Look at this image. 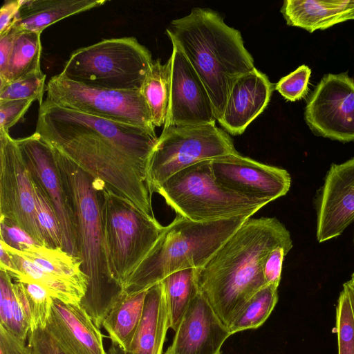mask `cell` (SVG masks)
Here are the masks:
<instances>
[{
    "instance_id": "cell-1",
    "label": "cell",
    "mask_w": 354,
    "mask_h": 354,
    "mask_svg": "<svg viewBox=\"0 0 354 354\" xmlns=\"http://www.w3.org/2000/svg\"><path fill=\"white\" fill-rule=\"evenodd\" d=\"M35 132L84 172L154 216L147 183L155 131L71 110L44 100Z\"/></svg>"
},
{
    "instance_id": "cell-2",
    "label": "cell",
    "mask_w": 354,
    "mask_h": 354,
    "mask_svg": "<svg viewBox=\"0 0 354 354\" xmlns=\"http://www.w3.org/2000/svg\"><path fill=\"white\" fill-rule=\"evenodd\" d=\"M292 249L286 227L276 218H249L201 268L199 292L227 327L247 301L266 285L263 263L277 246Z\"/></svg>"
},
{
    "instance_id": "cell-3",
    "label": "cell",
    "mask_w": 354,
    "mask_h": 354,
    "mask_svg": "<svg viewBox=\"0 0 354 354\" xmlns=\"http://www.w3.org/2000/svg\"><path fill=\"white\" fill-rule=\"evenodd\" d=\"M166 32L204 84L218 121L234 82L254 68L241 32L214 10L202 8L173 20Z\"/></svg>"
},
{
    "instance_id": "cell-4",
    "label": "cell",
    "mask_w": 354,
    "mask_h": 354,
    "mask_svg": "<svg viewBox=\"0 0 354 354\" xmlns=\"http://www.w3.org/2000/svg\"><path fill=\"white\" fill-rule=\"evenodd\" d=\"M53 149L73 203L79 257L88 281L80 304L100 328L105 317L124 293L111 271L106 257L101 213V189L104 182Z\"/></svg>"
},
{
    "instance_id": "cell-5",
    "label": "cell",
    "mask_w": 354,
    "mask_h": 354,
    "mask_svg": "<svg viewBox=\"0 0 354 354\" xmlns=\"http://www.w3.org/2000/svg\"><path fill=\"white\" fill-rule=\"evenodd\" d=\"M248 216L198 223L177 215L127 279L124 291L146 290L176 272L202 268L249 218Z\"/></svg>"
},
{
    "instance_id": "cell-6",
    "label": "cell",
    "mask_w": 354,
    "mask_h": 354,
    "mask_svg": "<svg viewBox=\"0 0 354 354\" xmlns=\"http://www.w3.org/2000/svg\"><path fill=\"white\" fill-rule=\"evenodd\" d=\"M210 160L198 162L176 173L155 192L177 215L198 223L251 217L268 204L223 186L213 174Z\"/></svg>"
},
{
    "instance_id": "cell-7",
    "label": "cell",
    "mask_w": 354,
    "mask_h": 354,
    "mask_svg": "<svg viewBox=\"0 0 354 354\" xmlns=\"http://www.w3.org/2000/svg\"><path fill=\"white\" fill-rule=\"evenodd\" d=\"M153 60L133 37L102 39L75 50L59 73L70 80L113 90H140Z\"/></svg>"
},
{
    "instance_id": "cell-8",
    "label": "cell",
    "mask_w": 354,
    "mask_h": 354,
    "mask_svg": "<svg viewBox=\"0 0 354 354\" xmlns=\"http://www.w3.org/2000/svg\"><path fill=\"white\" fill-rule=\"evenodd\" d=\"M101 213L111 271L123 288L128 277L150 252L164 227L105 183Z\"/></svg>"
},
{
    "instance_id": "cell-9",
    "label": "cell",
    "mask_w": 354,
    "mask_h": 354,
    "mask_svg": "<svg viewBox=\"0 0 354 354\" xmlns=\"http://www.w3.org/2000/svg\"><path fill=\"white\" fill-rule=\"evenodd\" d=\"M239 153L229 133L216 124L164 127L148 162L152 194L171 176L198 162Z\"/></svg>"
},
{
    "instance_id": "cell-10",
    "label": "cell",
    "mask_w": 354,
    "mask_h": 354,
    "mask_svg": "<svg viewBox=\"0 0 354 354\" xmlns=\"http://www.w3.org/2000/svg\"><path fill=\"white\" fill-rule=\"evenodd\" d=\"M45 100L88 115L155 131L148 105L140 90H113L81 84L55 75Z\"/></svg>"
},
{
    "instance_id": "cell-11",
    "label": "cell",
    "mask_w": 354,
    "mask_h": 354,
    "mask_svg": "<svg viewBox=\"0 0 354 354\" xmlns=\"http://www.w3.org/2000/svg\"><path fill=\"white\" fill-rule=\"evenodd\" d=\"M15 142L32 178L42 187L53 205L60 227L63 250L80 258L74 206L53 148L36 132L15 139Z\"/></svg>"
},
{
    "instance_id": "cell-12",
    "label": "cell",
    "mask_w": 354,
    "mask_h": 354,
    "mask_svg": "<svg viewBox=\"0 0 354 354\" xmlns=\"http://www.w3.org/2000/svg\"><path fill=\"white\" fill-rule=\"evenodd\" d=\"M0 218L24 230L39 245L46 241L37 223L33 181L9 133L0 130Z\"/></svg>"
},
{
    "instance_id": "cell-13",
    "label": "cell",
    "mask_w": 354,
    "mask_h": 354,
    "mask_svg": "<svg viewBox=\"0 0 354 354\" xmlns=\"http://www.w3.org/2000/svg\"><path fill=\"white\" fill-rule=\"evenodd\" d=\"M304 119L317 136L354 141V80L347 73L322 78L307 102Z\"/></svg>"
},
{
    "instance_id": "cell-14",
    "label": "cell",
    "mask_w": 354,
    "mask_h": 354,
    "mask_svg": "<svg viewBox=\"0 0 354 354\" xmlns=\"http://www.w3.org/2000/svg\"><path fill=\"white\" fill-rule=\"evenodd\" d=\"M213 174L226 188L269 203L287 194L291 177L284 169L266 165L239 153L210 160Z\"/></svg>"
},
{
    "instance_id": "cell-15",
    "label": "cell",
    "mask_w": 354,
    "mask_h": 354,
    "mask_svg": "<svg viewBox=\"0 0 354 354\" xmlns=\"http://www.w3.org/2000/svg\"><path fill=\"white\" fill-rule=\"evenodd\" d=\"M170 97L164 127L215 124L210 97L180 49L172 44Z\"/></svg>"
},
{
    "instance_id": "cell-16",
    "label": "cell",
    "mask_w": 354,
    "mask_h": 354,
    "mask_svg": "<svg viewBox=\"0 0 354 354\" xmlns=\"http://www.w3.org/2000/svg\"><path fill=\"white\" fill-rule=\"evenodd\" d=\"M315 203L318 242L341 235L354 221V157L330 165Z\"/></svg>"
},
{
    "instance_id": "cell-17",
    "label": "cell",
    "mask_w": 354,
    "mask_h": 354,
    "mask_svg": "<svg viewBox=\"0 0 354 354\" xmlns=\"http://www.w3.org/2000/svg\"><path fill=\"white\" fill-rule=\"evenodd\" d=\"M230 335L227 327L198 291L165 354H220L221 346Z\"/></svg>"
},
{
    "instance_id": "cell-18",
    "label": "cell",
    "mask_w": 354,
    "mask_h": 354,
    "mask_svg": "<svg viewBox=\"0 0 354 354\" xmlns=\"http://www.w3.org/2000/svg\"><path fill=\"white\" fill-rule=\"evenodd\" d=\"M46 328L66 354H106L100 328L80 304L54 298Z\"/></svg>"
},
{
    "instance_id": "cell-19",
    "label": "cell",
    "mask_w": 354,
    "mask_h": 354,
    "mask_svg": "<svg viewBox=\"0 0 354 354\" xmlns=\"http://www.w3.org/2000/svg\"><path fill=\"white\" fill-rule=\"evenodd\" d=\"M273 90L268 76L254 67L234 82L218 122L229 134H242L264 111Z\"/></svg>"
},
{
    "instance_id": "cell-20",
    "label": "cell",
    "mask_w": 354,
    "mask_h": 354,
    "mask_svg": "<svg viewBox=\"0 0 354 354\" xmlns=\"http://www.w3.org/2000/svg\"><path fill=\"white\" fill-rule=\"evenodd\" d=\"M169 315L162 281L147 290L142 317L129 347L123 351L113 344L107 354H162Z\"/></svg>"
},
{
    "instance_id": "cell-21",
    "label": "cell",
    "mask_w": 354,
    "mask_h": 354,
    "mask_svg": "<svg viewBox=\"0 0 354 354\" xmlns=\"http://www.w3.org/2000/svg\"><path fill=\"white\" fill-rule=\"evenodd\" d=\"M281 12L288 26L313 32L354 19V0H285Z\"/></svg>"
},
{
    "instance_id": "cell-22",
    "label": "cell",
    "mask_w": 354,
    "mask_h": 354,
    "mask_svg": "<svg viewBox=\"0 0 354 354\" xmlns=\"http://www.w3.org/2000/svg\"><path fill=\"white\" fill-rule=\"evenodd\" d=\"M106 2V0H21L15 26L41 33L45 28L64 18Z\"/></svg>"
},
{
    "instance_id": "cell-23",
    "label": "cell",
    "mask_w": 354,
    "mask_h": 354,
    "mask_svg": "<svg viewBox=\"0 0 354 354\" xmlns=\"http://www.w3.org/2000/svg\"><path fill=\"white\" fill-rule=\"evenodd\" d=\"M147 290L135 294L124 292L102 323L111 343L121 350L126 351L132 342L142 317Z\"/></svg>"
},
{
    "instance_id": "cell-24",
    "label": "cell",
    "mask_w": 354,
    "mask_h": 354,
    "mask_svg": "<svg viewBox=\"0 0 354 354\" xmlns=\"http://www.w3.org/2000/svg\"><path fill=\"white\" fill-rule=\"evenodd\" d=\"M4 248L17 253L34 263L43 272L86 287L87 278L82 270V261L62 248L34 245L22 250H17L0 240Z\"/></svg>"
},
{
    "instance_id": "cell-25",
    "label": "cell",
    "mask_w": 354,
    "mask_h": 354,
    "mask_svg": "<svg viewBox=\"0 0 354 354\" xmlns=\"http://www.w3.org/2000/svg\"><path fill=\"white\" fill-rule=\"evenodd\" d=\"M40 37L41 33L17 28L6 72L0 77V85L41 71Z\"/></svg>"
},
{
    "instance_id": "cell-26",
    "label": "cell",
    "mask_w": 354,
    "mask_h": 354,
    "mask_svg": "<svg viewBox=\"0 0 354 354\" xmlns=\"http://www.w3.org/2000/svg\"><path fill=\"white\" fill-rule=\"evenodd\" d=\"M171 59L165 64L153 60L141 87V93L149 109L153 125L165 124L170 97Z\"/></svg>"
},
{
    "instance_id": "cell-27",
    "label": "cell",
    "mask_w": 354,
    "mask_h": 354,
    "mask_svg": "<svg viewBox=\"0 0 354 354\" xmlns=\"http://www.w3.org/2000/svg\"><path fill=\"white\" fill-rule=\"evenodd\" d=\"M167 305L169 328L177 329L191 301L198 292L196 269L182 270L162 281Z\"/></svg>"
},
{
    "instance_id": "cell-28",
    "label": "cell",
    "mask_w": 354,
    "mask_h": 354,
    "mask_svg": "<svg viewBox=\"0 0 354 354\" xmlns=\"http://www.w3.org/2000/svg\"><path fill=\"white\" fill-rule=\"evenodd\" d=\"M0 245L12 254L16 267L21 274L44 286L54 298L67 304L80 303L86 287L46 273L24 257Z\"/></svg>"
},
{
    "instance_id": "cell-29",
    "label": "cell",
    "mask_w": 354,
    "mask_h": 354,
    "mask_svg": "<svg viewBox=\"0 0 354 354\" xmlns=\"http://www.w3.org/2000/svg\"><path fill=\"white\" fill-rule=\"evenodd\" d=\"M278 301V286L267 284L257 291L244 305L228 327L234 334L261 326L269 317Z\"/></svg>"
},
{
    "instance_id": "cell-30",
    "label": "cell",
    "mask_w": 354,
    "mask_h": 354,
    "mask_svg": "<svg viewBox=\"0 0 354 354\" xmlns=\"http://www.w3.org/2000/svg\"><path fill=\"white\" fill-rule=\"evenodd\" d=\"M12 278L23 286L30 312V330L46 328L54 297L44 286L20 272Z\"/></svg>"
},
{
    "instance_id": "cell-31",
    "label": "cell",
    "mask_w": 354,
    "mask_h": 354,
    "mask_svg": "<svg viewBox=\"0 0 354 354\" xmlns=\"http://www.w3.org/2000/svg\"><path fill=\"white\" fill-rule=\"evenodd\" d=\"M32 181L37 220L46 246L63 249L60 227L53 205L40 185L33 178Z\"/></svg>"
},
{
    "instance_id": "cell-32",
    "label": "cell",
    "mask_w": 354,
    "mask_h": 354,
    "mask_svg": "<svg viewBox=\"0 0 354 354\" xmlns=\"http://www.w3.org/2000/svg\"><path fill=\"white\" fill-rule=\"evenodd\" d=\"M46 75L41 71L0 85V101L32 99L42 104Z\"/></svg>"
},
{
    "instance_id": "cell-33",
    "label": "cell",
    "mask_w": 354,
    "mask_h": 354,
    "mask_svg": "<svg viewBox=\"0 0 354 354\" xmlns=\"http://www.w3.org/2000/svg\"><path fill=\"white\" fill-rule=\"evenodd\" d=\"M338 354H354V316L350 299L343 289L336 308Z\"/></svg>"
},
{
    "instance_id": "cell-34",
    "label": "cell",
    "mask_w": 354,
    "mask_h": 354,
    "mask_svg": "<svg viewBox=\"0 0 354 354\" xmlns=\"http://www.w3.org/2000/svg\"><path fill=\"white\" fill-rule=\"evenodd\" d=\"M310 75V68L303 64L281 78L276 84L274 89L288 101L299 100L308 94Z\"/></svg>"
},
{
    "instance_id": "cell-35",
    "label": "cell",
    "mask_w": 354,
    "mask_h": 354,
    "mask_svg": "<svg viewBox=\"0 0 354 354\" xmlns=\"http://www.w3.org/2000/svg\"><path fill=\"white\" fill-rule=\"evenodd\" d=\"M11 279L7 271L0 270V326L10 333H12L14 320L18 314Z\"/></svg>"
},
{
    "instance_id": "cell-36",
    "label": "cell",
    "mask_w": 354,
    "mask_h": 354,
    "mask_svg": "<svg viewBox=\"0 0 354 354\" xmlns=\"http://www.w3.org/2000/svg\"><path fill=\"white\" fill-rule=\"evenodd\" d=\"M35 100L32 99L0 101V130L9 133L27 112Z\"/></svg>"
},
{
    "instance_id": "cell-37",
    "label": "cell",
    "mask_w": 354,
    "mask_h": 354,
    "mask_svg": "<svg viewBox=\"0 0 354 354\" xmlns=\"http://www.w3.org/2000/svg\"><path fill=\"white\" fill-rule=\"evenodd\" d=\"M0 236L1 241L20 251L37 244L24 230L6 218H0Z\"/></svg>"
},
{
    "instance_id": "cell-38",
    "label": "cell",
    "mask_w": 354,
    "mask_h": 354,
    "mask_svg": "<svg viewBox=\"0 0 354 354\" xmlns=\"http://www.w3.org/2000/svg\"><path fill=\"white\" fill-rule=\"evenodd\" d=\"M28 341L31 354H66L46 328L30 330Z\"/></svg>"
},
{
    "instance_id": "cell-39",
    "label": "cell",
    "mask_w": 354,
    "mask_h": 354,
    "mask_svg": "<svg viewBox=\"0 0 354 354\" xmlns=\"http://www.w3.org/2000/svg\"><path fill=\"white\" fill-rule=\"evenodd\" d=\"M290 250V249L285 246L279 245L270 252L263 266V274L266 285L272 284L279 286L283 261Z\"/></svg>"
},
{
    "instance_id": "cell-40",
    "label": "cell",
    "mask_w": 354,
    "mask_h": 354,
    "mask_svg": "<svg viewBox=\"0 0 354 354\" xmlns=\"http://www.w3.org/2000/svg\"><path fill=\"white\" fill-rule=\"evenodd\" d=\"M21 0H9L0 10V36L8 32L15 25Z\"/></svg>"
},
{
    "instance_id": "cell-41",
    "label": "cell",
    "mask_w": 354,
    "mask_h": 354,
    "mask_svg": "<svg viewBox=\"0 0 354 354\" xmlns=\"http://www.w3.org/2000/svg\"><path fill=\"white\" fill-rule=\"evenodd\" d=\"M0 354H31L25 342L21 341L0 326Z\"/></svg>"
},
{
    "instance_id": "cell-42",
    "label": "cell",
    "mask_w": 354,
    "mask_h": 354,
    "mask_svg": "<svg viewBox=\"0 0 354 354\" xmlns=\"http://www.w3.org/2000/svg\"><path fill=\"white\" fill-rule=\"evenodd\" d=\"M17 28L14 26L8 32L0 36V77L6 72Z\"/></svg>"
},
{
    "instance_id": "cell-43",
    "label": "cell",
    "mask_w": 354,
    "mask_h": 354,
    "mask_svg": "<svg viewBox=\"0 0 354 354\" xmlns=\"http://www.w3.org/2000/svg\"><path fill=\"white\" fill-rule=\"evenodd\" d=\"M0 252V270L7 271L12 278L14 276L18 274L19 273V271L16 267L12 254H10L1 245Z\"/></svg>"
},
{
    "instance_id": "cell-44",
    "label": "cell",
    "mask_w": 354,
    "mask_h": 354,
    "mask_svg": "<svg viewBox=\"0 0 354 354\" xmlns=\"http://www.w3.org/2000/svg\"><path fill=\"white\" fill-rule=\"evenodd\" d=\"M343 289L346 292L352 306L354 316V280L351 279L343 284Z\"/></svg>"
},
{
    "instance_id": "cell-45",
    "label": "cell",
    "mask_w": 354,
    "mask_h": 354,
    "mask_svg": "<svg viewBox=\"0 0 354 354\" xmlns=\"http://www.w3.org/2000/svg\"><path fill=\"white\" fill-rule=\"evenodd\" d=\"M351 279H352L353 280H354V272L353 273V274H352V276H351Z\"/></svg>"
}]
</instances>
